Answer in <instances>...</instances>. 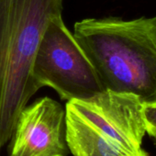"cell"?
I'll use <instances>...</instances> for the list:
<instances>
[{"instance_id":"7","label":"cell","mask_w":156,"mask_h":156,"mask_svg":"<svg viewBox=\"0 0 156 156\" xmlns=\"http://www.w3.org/2000/svg\"><path fill=\"white\" fill-rule=\"evenodd\" d=\"M135 156H150V155H149V154H148L144 150H142V149H141V150H140V151L137 155H135Z\"/></svg>"},{"instance_id":"6","label":"cell","mask_w":156,"mask_h":156,"mask_svg":"<svg viewBox=\"0 0 156 156\" xmlns=\"http://www.w3.org/2000/svg\"><path fill=\"white\" fill-rule=\"evenodd\" d=\"M144 118L149 136L156 135V102L145 104Z\"/></svg>"},{"instance_id":"5","label":"cell","mask_w":156,"mask_h":156,"mask_svg":"<svg viewBox=\"0 0 156 156\" xmlns=\"http://www.w3.org/2000/svg\"><path fill=\"white\" fill-rule=\"evenodd\" d=\"M9 156H66L65 110L45 97L21 111L10 139Z\"/></svg>"},{"instance_id":"2","label":"cell","mask_w":156,"mask_h":156,"mask_svg":"<svg viewBox=\"0 0 156 156\" xmlns=\"http://www.w3.org/2000/svg\"><path fill=\"white\" fill-rule=\"evenodd\" d=\"M63 0H0V150L40 90L32 67L49 22L62 15Z\"/></svg>"},{"instance_id":"4","label":"cell","mask_w":156,"mask_h":156,"mask_svg":"<svg viewBox=\"0 0 156 156\" xmlns=\"http://www.w3.org/2000/svg\"><path fill=\"white\" fill-rule=\"evenodd\" d=\"M41 89H54L62 100H83L104 91L98 75L62 15L52 19L41 37L32 67Z\"/></svg>"},{"instance_id":"3","label":"cell","mask_w":156,"mask_h":156,"mask_svg":"<svg viewBox=\"0 0 156 156\" xmlns=\"http://www.w3.org/2000/svg\"><path fill=\"white\" fill-rule=\"evenodd\" d=\"M144 102L137 96L104 90L65 105V133L73 156H135L147 133Z\"/></svg>"},{"instance_id":"8","label":"cell","mask_w":156,"mask_h":156,"mask_svg":"<svg viewBox=\"0 0 156 156\" xmlns=\"http://www.w3.org/2000/svg\"><path fill=\"white\" fill-rule=\"evenodd\" d=\"M151 138L153 140V142H154V144L156 146V135H152V136H151Z\"/></svg>"},{"instance_id":"1","label":"cell","mask_w":156,"mask_h":156,"mask_svg":"<svg viewBox=\"0 0 156 156\" xmlns=\"http://www.w3.org/2000/svg\"><path fill=\"white\" fill-rule=\"evenodd\" d=\"M73 36L95 67L104 90L156 102V16L124 20L85 19Z\"/></svg>"}]
</instances>
